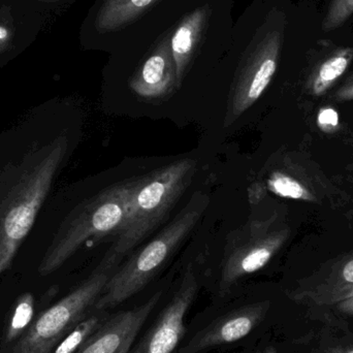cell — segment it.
<instances>
[{
  "instance_id": "ffe728a7",
  "label": "cell",
  "mask_w": 353,
  "mask_h": 353,
  "mask_svg": "<svg viewBox=\"0 0 353 353\" xmlns=\"http://www.w3.org/2000/svg\"><path fill=\"white\" fill-rule=\"evenodd\" d=\"M353 299V284L352 285L345 286V288H339V290H333L330 294H325L323 298L317 300L316 304L319 305H334L338 303L344 302V301Z\"/></svg>"
},
{
  "instance_id": "7402d4cb",
  "label": "cell",
  "mask_w": 353,
  "mask_h": 353,
  "mask_svg": "<svg viewBox=\"0 0 353 353\" xmlns=\"http://www.w3.org/2000/svg\"><path fill=\"white\" fill-rule=\"evenodd\" d=\"M334 307H335L338 312L353 316V299L344 301V302L338 303V304L334 305Z\"/></svg>"
},
{
  "instance_id": "8fae6325",
  "label": "cell",
  "mask_w": 353,
  "mask_h": 353,
  "mask_svg": "<svg viewBox=\"0 0 353 353\" xmlns=\"http://www.w3.org/2000/svg\"><path fill=\"white\" fill-rule=\"evenodd\" d=\"M157 292L146 303L112 315L83 344L77 353H130L137 336L161 299Z\"/></svg>"
},
{
  "instance_id": "d6986e66",
  "label": "cell",
  "mask_w": 353,
  "mask_h": 353,
  "mask_svg": "<svg viewBox=\"0 0 353 353\" xmlns=\"http://www.w3.org/2000/svg\"><path fill=\"white\" fill-rule=\"evenodd\" d=\"M339 114L333 108H323L317 115V125L323 132L330 134L339 128Z\"/></svg>"
},
{
  "instance_id": "5bb4252c",
  "label": "cell",
  "mask_w": 353,
  "mask_h": 353,
  "mask_svg": "<svg viewBox=\"0 0 353 353\" xmlns=\"http://www.w3.org/2000/svg\"><path fill=\"white\" fill-rule=\"evenodd\" d=\"M34 296L30 292H25L19 296L12 307L4 329L0 344V353L6 352L10 346L14 345L30 327L34 319Z\"/></svg>"
},
{
  "instance_id": "52a82bcc",
  "label": "cell",
  "mask_w": 353,
  "mask_h": 353,
  "mask_svg": "<svg viewBox=\"0 0 353 353\" xmlns=\"http://www.w3.org/2000/svg\"><path fill=\"white\" fill-rule=\"evenodd\" d=\"M110 272L95 270L78 288L39 313L22 337L1 353H52L95 307Z\"/></svg>"
},
{
  "instance_id": "ac0fdd59",
  "label": "cell",
  "mask_w": 353,
  "mask_h": 353,
  "mask_svg": "<svg viewBox=\"0 0 353 353\" xmlns=\"http://www.w3.org/2000/svg\"><path fill=\"white\" fill-rule=\"evenodd\" d=\"M353 14V0H333L323 21V30L331 31L342 26Z\"/></svg>"
},
{
  "instance_id": "44dd1931",
  "label": "cell",
  "mask_w": 353,
  "mask_h": 353,
  "mask_svg": "<svg viewBox=\"0 0 353 353\" xmlns=\"http://www.w3.org/2000/svg\"><path fill=\"white\" fill-rule=\"evenodd\" d=\"M333 99L339 101V103L353 101V77L343 86L340 87L336 91L335 94L333 95Z\"/></svg>"
},
{
  "instance_id": "e0dca14e",
  "label": "cell",
  "mask_w": 353,
  "mask_h": 353,
  "mask_svg": "<svg viewBox=\"0 0 353 353\" xmlns=\"http://www.w3.org/2000/svg\"><path fill=\"white\" fill-rule=\"evenodd\" d=\"M353 284V259L348 261L347 263L342 265L339 271L334 272L329 280L321 284L314 292H306L303 296H310L314 302L319 299L330 294L333 290H339V288H345V286L352 285Z\"/></svg>"
},
{
  "instance_id": "4fadbf2b",
  "label": "cell",
  "mask_w": 353,
  "mask_h": 353,
  "mask_svg": "<svg viewBox=\"0 0 353 353\" xmlns=\"http://www.w3.org/2000/svg\"><path fill=\"white\" fill-rule=\"evenodd\" d=\"M353 59L352 48H343L334 52L315 70L308 83L311 94L321 97L343 76Z\"/></svg>"
},
{
  "instance_id": "3957f363",
  "label": "cell",
  "mask_w": 353,
  "mask_h": 353,
  "mask_svg": "<svg viewBox=\"0 0 353 353\" xmlns=\"http://www.w3.org/2000/svg\"><path fill=\"white\" fill-rule=\"evenodd\" d=\"M196 171L192 159H181L161 170L132 179V195L125 219L114 232L113 244L97 270L111 273L169 217L176 201Z\"/></svg>"
},
{
  "instance_id": "6da1fadb",
  "label": "cell",
  "mask_w": 353,
  "mask_h": 353,
  "mask_svg": "<svg viewBox=\"0 0 353 353\" xmlns=\"http://www.w3.org/2000/svg\"><path fill=\"white\" fill-rule=\"evenodd\" d=\"M199 0H95L82 31L89 49L128 68Z\"/></svg>"
},
{
  "instance_id": "ba28073f",
  "label": "cell",
  "mask_w": 353,
  "mask_h": 353,
  "mask_svg": "<svg viewBox=\"0 0 353 353\" xmlns=\"http://www.w3.org/2000/svg\"><path fill=\"white\" fill-rule=\"evenodd\" d=\"M270 226V221L252 220L230 236L222 259V292H228L242 278L263 269L285 242L288 232L271 230Z\"/></svg>"
},
{
  "instance_id": "2e32d148",
  "label": "cell",
  "mask_w": 353,
  "mask_h": 353,
  "mask_svg": "<svg viewBox=\"0 0 353 353\" xmlns=\"http://www.w3.org/2000/svg\"><path fill=\"white\" fill-rule=\"evenodd\" d=\"M105 321L101 315H91L81 321L59 344L52 353H77L83 344L99 329Z\"/></svg>"
},
{
  "instance_id": "7c38bea8",
  "label": "cell",
  "mask_w": 353,
  "mask_h": 353,
  "mask_svg": "<svg viewBox=\"0 0 353 353\" xmlns=\"http://www.w3.org/2000/svg\"><path fill=\"white\" fill-rule=\"evenodd\" d=\"M269 302L248 305L215 319L201 330L178 353H199L224 344L234 343L248 336L263 321Z\"/></svg>"
},
{
  "instance_id": "9c48e42d",
  "label": "cell",
  "mask_w": 353,
  "mask_h": 353,
  "mask_svg": "<svg viewBox=\"0 0 353 353\" xmlns=\"http://www.w3.org/2000/svg\"><path fill=\"white\" fill-rule=\"evenodd\" d=\"M170 30L126 68L128 87L141 99L163 101L178 92L175 64L170 47Z\"/></svg>"
},
{
  "instance_id": "277c9868",
  "label": "cell",
  "mask_w": 353,
  "mask_h": 353,
  "mask_svg": "<svg viewBox=\"0 0 353 353\" xmlns=\"http://www.w3.org/2000/svg\"><path fill=\"white\" fill-rule=\"evenodd\" d=\"M205 195L192 197L175 219L140 250L136 251L117 272L110 276L97 310L114 308L143 290L171 259L196 226L207 209Z\"/></svg>"
},
{
  "instance_id": "7a4b0ae2",
  "label": "cell",
  "mask_w": 353,
  "mask_h": 353,
  "mask_svg": "<svg viewBox=\"0 0 353 353\" xmlns=\"http://www.w3.org/2000/svg\"><path fill=\"white\" fill-rule=\"evenodd\" d=\"M284 45L281 17L254 0L234 22V60L225 128L252 107L277 72Z\"/></svg>"
},
{
  "instance_id": "30bf717a",
  "label": "cell",
  "mask_w": 353,
  "mask_h": 353,
  "mask_svg": "<svg viewBox=\"0 0 353 353\" xmlns=\"http://www.w3.org/2000/svg\"><path fill=\"white\" fill-rule=\"evenodd\" d=\"M199 292V282L188 267L179 290L132 353H173L186 329L184 319Z\"/></svg>"
},
{
  "instance_id": "603a6c76",
  "label": "cell",
  "mask_w": 353,
  "mask_h": 353,
  "mask_svg": "<svg viewBox=\"0 0 353 353\" xmlns=\"http://www.w3.org/2000/svg\"><path fill=\"white\" fill-rule=\"evenodd\" d=\"M327 353H353V346L350 347L334 348Z\"/></svg>"
},
{
  "instance_id": "8992f818",
  "label": "cell",
  "mask_w": 353,
  "mask_h": 353,
  "mask_svg": "<svg viewBox=\"0 0 353 353\" xmlns=\"http://www.w3.org/2000/svg\"><path fill=\"white\" fill-rule=\"evenodd\" d=\"M132 189V180L109 187L72 212L43 256L39 274L54 273L90 239L115 232L125 219Z\"/></svg>"
},
{
  "instance_id": "9a60e30c",
  "label": "cell",
  "mask_w": 353,
  "mask_h": 353,
  "mask_svg": "<svg viewBox=\"0 0 353 353\" xmlns=\"http://www.w3.org/2000/svg\"><path fill=\"white\" fill-rule=\"evenodd\" d=\"M267 186L270 191L285 199L309 201L314 199L303 183L283 172H273L268 178Z\"/></svg>"
},
{
  "instance_id": "5b68a950",
  "label": "cell",
  "mask_w": 353,
  "mask_h": 353,
  "mask_svg": "<svg viewBox=\"0 0 353 353\" xmlns=\"http://www.w3.org/2000/svg\"><path fill=\"white\" fill-rule=\"evenodd\" d=\"M66 150L68 139H56L43 157L24 172L4 201L0 209V275L10 267L30 232Z\"/></svg>"
},
{
  "instance_id": "cb8c5ba5",
  "label": "cell",
  "mask_w": 353,
  "mask_h": 353,
  "mask_svg": "<svg viewBox=\"0 0 353 353\" xmlns=\"http://www.w3.org/2000/svg\"><path fill=\"white\" fill-rule=\"evenodd\" d=\"M261 353H277L276 352V350L274 347H272V346H270V347L265 348V350H263Z\"/></svg>"
}]
</instances>
